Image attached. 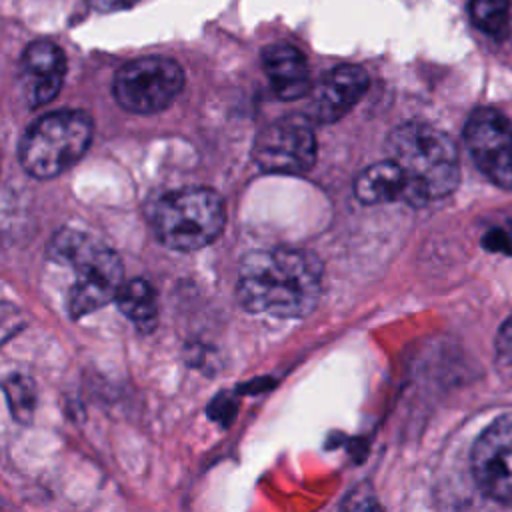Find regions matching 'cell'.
<instances>
[{"instance_id":"obj_1","label":"cell","mask_w":512,"mask_h":512,"mask_svg":"<svg viewBox=\"0 0 512 512\" xmlns=\"http://www.w3.org/2000/svg\"><path fill=\"white\" fill-rule=\"evenodd\" d=\"M236 294L252 314L304 318L322 294V262L296 248L252 252L240 264Z\"/></svg>"},{"instance_id":"obj_2","label":"cell","mask_w":512,"mask_h":512,"mask_svg":"<svg viewBox=\"0 0 512 512\" xmlns=\"http://www.w3.org/2000/svg\"><path fill=\"white\" fill-rule=\"evenodd\" d=\"M388 158L406 176L404 200L412 206L452 194L460 182V162L454 142L442 130L424 122H406L388 138Z\"/></svg>"},{"instance_id":"obj_3","label":"cell","mask_w":512,"mask_h":512,"mask_svg":"<svg viewBox=\"0 0 512 512\" xmlns=\"http://www.w3.org/2000/svg\"><path fill=\"white\" fill-rule=\"evenodd\" d=\"M50 256L74 270V284L68 294L72 318H82L116 300L124 274L112 248L86 232L62 230L50 244Z\"/></svg>"},{"instance_id":"obj_4","label":"cell","mask_w":512,"mask_h":512,"mask_svg":"<svg viewBox=\"0 0 512 512\" xmlns=\"http://www.w3.org/2000/svg\"><path fill=\"white\" fill-rule=\"evenodd\" d=\"M92 134L94 124L84 110L50 112L24 132L18 148L20 164L34 178H54L86 154Z\"/></svg>"},{"instance_id":"obj_5","label":"cell","mask_w":512,"mask_h":512,"mask_svg":"<svg viewBox=\"0 0 512 512\" xmlns=\"http://www.w3.org/2000/svg\"><path fill=\"white\" fill-rule=\"evenodd\" d=\"M224 222V202L210 188L174 190L160 198L154 212V228L160 242L180 252L212 244L220 236Z\"/></svg>"},{"instance_id":"obj_6","label":"cell","mask_w":512,"mask_h":512,"mask_svg":"<svg viewBox=\"0 0 512 512\" xmlns=\"http://www.w3.org/2000/svg\"><path fill=\"white\" fill-rule=\"evenodd\" d=\"M184 72L166 56H144L124 64L114 78L116 102L134 114L164 110L182 90Z\"/></svg>"},{"instance_id":"obj_7","label":"cell","mask_w":512,"mask_h":512,"mask_svg":"<svg viewBox=\"0 0 512 512\" xmlns=\"http://www.w3.org/2000/svg\"><path fill=\"white\" fill-rule=\"evenodd\" d=\"M316 152L318 144L310 120L286 116L260 130L252 158L260 170L270 174H304L314 166Z\"/></svg>"},{"instance_id":"obj_8","label":"cell","mask_w":512,"mask_h":512,"mask_svg":"<svg viewBox=\"0 0 512 512\" xmlns=\"http://www.w3.org/2000/svg\"><path fill=\"white\" fill-rule=\"evenodd\" d=\"M466 148L478 170L496 186L512 190V126L496 108H476L464 126Z\"/></svg>"},{"instance_id":"obj_9","label":"cell","mask_w":512,"mask_h":512,"mask_svg":"<svg viewBox=\"0 0 512 512\" xmlns=\"http://www.w3.org/2000/svg\"><path fill=\"white\" fill-rule=\"evenodd\" d=\"M470 460L482 492L512 506V414L496 418L476 438Z\"/></svg>"},{"instance_id":"obj_10","label":"cell","mask_w":512,"mask_h":512,"mask_svg":"<svg viewBox=\"0 0 512 512\" xmlns=\"http://www.w3.org/2000/svg\"><path fill=\"white\" fill-rule=\"evenodd\" d=\"M66 72L64 52L50 40L32 42L20 60V88L28 106H42L56 98Z\"/></svg>"},{"instance_id":"obj_11","label":"cell","mask_w":512,"mask_h":512,"mask_svg":"<svg viewBox=\"0 0 512 512\" xmlns=\"http://www.w3.org/2000/svg\"><path fill=\"white\" fill-rule=\"evenodd\" d=\"M368 90V74L362 66L342 64L330 70L312 90L310 116L316 122H336L346 116Z\"/></svg>"},{"instance_id":"obj_12","label":"cell","mask_w":512,"mask_h":512,"mask_svg":"<svg viewBox=\"0 0 512 512\" xmlns=\"http://www.w3.org/2000/svg\"><path fill=\"white\" fill-rule=\"evenodd\" d=\"M262 66L280 100H298L310 90L306 56L290 44H272L262 52Z\"/></svg>"},{"instance_id":"obj_13","label":"cell","mask_w":512,"mask_h":512,"mask_svg":"<svg viewBox=\"0 0 512 512\" xmlns=\"http://www.w3.org/2000/svg\"><path fill=\"white\" fill-rule=\"evenodd\" d=\"M406 192V176L402 168L394 160H382L364 168L356 182L354 194L362 204H378L392 202L402 198Z\"/></svg>"},{"instance_id":"obj_14","label":"cell","mask_w":512,"mask_h":512,"mask_svg":"<svg viewBox=\"0 0 512 512\" xmlns=\"http://www.w3.org/2000/svg\"><path fill=\"white\" fill-rule=\"evenodd\" d=\"M120 312L142 332H150L158 322V300L152 284L144 278L126 280L116 296Z\"/></svg>"},{"instance_id":"obj_15","label":"cell","mask_w":512,"mask_h":512,"mask_svg":"<svg viewBox=\"0 0 512 512\" xmlns=\"http://www.w3.org/2000/svg\"><path fill=\"white\" fill-rule=\"evenodd\" d=\"M470 20L486 34L504 40L510 30V0H470Z\"/></svg>"},{"instance_id":"obj_16","label":"cell","mask_w":512,"mask_h":512,"mask_svg":"<svg viewBox=\"0 0 512 512\" xmlns=\"http://www.w3.org/2000/svg\"><path fill=\"white\" fill-rule=\"evenodd\" d=\"M4 394L10 406L14 420L30 422L36 408V390L34 382L24 374H10L4 380Z\"/></svg>"},{"instance_id":"obj_17","label":"cell","mask_w":512,"mask_h":512,"mask_svg":"<svg viewBox=\"0 0 512 512\" xmlns=\"http://www.w3.org/2000/svg\"><path fill=\"white\" fill-rule=\"evenodd\" d=\"M338 512H384L370 482L356 484L340 502Z\"/></svg>"},{"instance_id":"obj_18","label":"cell","mask_w":512,"mask_h":512,"mask_svg":"<svg viewBox=\"0 0 512 512\" xmlns=\"http://www.w3.org/2000/svg\"><path fill=\"white\" fill-rule=\"evenodd\" d=\"M482 246L488 252H498V254H506L512 256V228H490L484 236H482Z\"/></svg>"},{"instance_id":"obj_19","label":"cell","mask_w":512,"mask_h":512,"mask_svg":"<svg viewBox=\"0 0 512 512\" xmlns=\"http://www.w3.org/2000/svg\"><path fill=\"white\" fill-rule=\"evenodd\" d=\"M496 354L502 362H512V316L504 320L496 334Z\"/></svg>"},{"instance_id":"obj_20","label":"cell","mask_w":512,"mask_h":512,"mask_svg":"<svg viewBox=\"0 0 512 512\" xmlns=\"http://www.w3.org/2000/svg\"><path fill=\"white\" fill-rule=\"evenodd\" d=\"M96 6H100L102 10H112V8H120V6H130L136 0H94Z\"/></svg>"}]
</instances>
